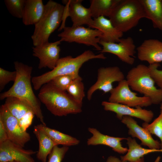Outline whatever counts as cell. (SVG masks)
Returning a JSON list of instances; mask_svg holds the SVG:
<instances>
[{
  "mask_svg": "<svg viewBox=\"0 0 162 162\" xmlns=\"http://www.w3.org/2000/svg\"><path fill=\"white\" fill-rule=\"evenodd\" d=\"M16 77L12 87L0 94V100L13 97L18 98L27 103L34 110L35 116L41 123L46 125L40 107V100L34 94L31 83L33 68L18 61L14 63Z\"/></svg>",
  "mask_w": 162,
  "mask_h": 162,
  "instance_id": "6da1fadb",
  "label": "cell"
},
{
  "mask_svg": "<svg viewBox=\"0 0 162 162\" xmlns=\"http://www.w3.org/2000/svg\"><path fill=\"white\" fill-rule=\"evenodd\" d=\"M106 58L103 53L95 54L89 50L74 58L68 56L60 58L56 67L51 71L32 78L34 88L35 90L39 89L44 85L58 76L73 75L80 77L79 70L85 62L94 59Z\"/></svg>",
  "mask_w": 162,
  "mask_h": 162,
  "instance_id": "7a4b0ae2",
  "label": "cell"
},
{
  "mask_svg": "<svg viewBox=\"0 0 162 162\" xmlns=\"http://www.w3.org/2000/svg\"><path fill=\"white\" fill-rule=\"evenodd\" d=\"M38 97L48 110L56 116L76 114L82 111V104L75 100L66 91L58 88L50 82L41 87Z\"/></svg>",
  "mask_w": 162,
  "mask_h": 162,
  "instance_id": "3957f363",
  "label": "cell"
},
{
  "mask_svg": "<svg viewBox=\"0 0 162 162\" xmlns=\"http://www.w3.org/2000/svg\"><path fill=\"white\" fill-rule=\"evenodd\" d=\"M64 9L65 6L51 0L45 5L43 14L34 25L31 36L34 46L49 42L50 35L62 21Z\"/></svg>",
  "mask_w": 162,
  "mask_h": 162,
  "instance_id": "277c9868",
  "label": "cell"
},
{
  "mask_svg": "<svg viewBox=\"0 0 162 162\" xmlns=\"http://www.w3.org/2000/svg\"><path fill=\"white\" fill-rule=\"evenodd\" d=\"M109 17L113 26L124 33L137 26L146 15L140 0H120Z\"/></svg>",
  "mask_w": 162,
  "mask_h": 162,
  "instance_id": "5b68a950",
  "label": "cell"
},
{
  "mask_svg": "<svg viewBox=\"0 0 162 162\" xmlns=\"http://www.w3.org/2000/svg\"><path fill=\"white\" fill-rule=\"evenodd\" d=\"M126 78L131 89L150 98L152 104L162 103V91L155 86L148 66L138 65L128 71Z\"/></svg>",
  "mask_w": 162,
  "mask_h": 162,
  "instance_id": "8992f818",
  "label": "cell"
},
{
  "mask_svg": "<svg viewBox=\"0 0 162 162\" xmlns=\"http://www.w3.org/2000/svg\"><path fill=\"white\" fill-rule=\"evenodd\" d=\"M63 29V31L58 35L60 38V40L61 42H76L88 46H92L97 50H101V48L99 44V37L103 33L99 30L82 26H65Z\"/></svg>",
  "mask_w": 162,
  "mask_h": 162,
  "instance_id": "52a82bcc",
  "label": "cell"
},
{
  "mask_svg": "<svg viewBox=\"0 0 162 162\" xmlns=\"http://www.w3.org/2000/svg\"><path fill=\"white\" fill-rule=\"evenodd\" d=\"M108 101L119 104L132 107H147L152 104L149 98L139 97L132 92L126 80L118 82V86L110 92Z\"/></svg>",
  "mask_w": 162,
  "mask_h": 162,
  "instance_id": "ba28073f",
  "label": "cell"
},
{
  "mask_svg": "<svg viewBox=\"0 0 162 162\" xmlns=\"http://www.w3.org/2000/svg\"><path fill=\"white\" fill-rule=\"evenodd\" d=\"M124 76L120 68L117 66L101 67L98 70L97 80L88 89L87 98L89 100L94 93L98 90L104 93L110 92L113 89L112 83L124 80Z\"/></svg>",
  "mask_w": 162,
  "mask_h": 162,
  "instance_id": "9c48e42d",
  "label": "cell"
},
{
  "mask_svg": "<svg viewBox=\"0 0 162 162\" xmlns=\"http://www.w3.org/2000/svg\"><path fill=\"white\" fill-rule=\"evenodd\" d=\"M0 118L4 124L9 140L22 147L30 140L29 134L22 129L17 119L4 104L0 107Z\"/></svg>",
  "mask_w": 162,
  "mask_h": 162,
  "instance_id": "30bf717a",
  "label": "cell"
},
{
  "mask_svg": "<svg viewBox=\"0 0 162 162\" xmlns=\"http://www.w3.org/2000/svg\"><path fill=\"white\" fill-rule=\"evenodd\" d=\"M99 44L102 46L100 52L101 53L108 52L115 55L122 61L130 65L134 63L135 59L133 57L136 52V46L131 37L121 38L118 43L100 40Z\"/></svg>",
  "mask_w": 162,
  "mask_h": 162,
  "instance_id": "8fae6325",
  "label": "cell"
},
{
  "mask_svg": "<svg viewBox=\"0 0 162 162\" xmlns=\"http://www.w3.org/2000/svg\"><path fill=\"white\" fill-rule=\"evenodd\" d=\"M6 99L4 105L17 119L22 129L26 131L35 116L34 110L27 103L18 98L10 97Z\"/></svg>",
  "mask_w": 162,
  "mask_h": 162,
  "instance_id": "7c38bea8",
  "label": "cell"
},
{
  "mask_svg": "<svg viewBox=\"0 0 162 162\" xmlns=\"http://www.w3.org/2000/svg\"><path fill=\"white\" fill-rule=\"evenodd\" d=\"M61 42L60 40L49 42L32 48L33 56L39 59V69L47 67L52 70L56 67L60 58V48L59 45Z\"/></svg>",
  "mask_w": 162,
  "mask_h": 162,
  "instance_id": "4fadbf2b",
  "label": "cell"
},
{
  "mask_svg": "<svg viewBox=\"0 0 162 162\" xmlns=\"http://www.w3.org/2000/svg\"><path fill=\"white\" fill-rule=\"evenodd\" d=\"M37 153L25 149L9 140L0 143V162H35L32 156Z\"/></svg>",
  "mask_w": 162,
  "mask_h": 162,
  "instance_id": "5bb4252c",
  "label": "cell"
},
{
  "mask_svg": "<svg viewBox=\"0 0 162 162\" xmlns=\"http://www.w3.org/2000/svg\"><path fill=\"white\" fill-rule=\"evenodd\" d=\"M102 105L104 110L115 113L117 117L121 120L124 116L135 117L148 123L152 120L154 114L151 110L143 109L138 107L134 108L123 104L103 101Z\"/></svg>",
  "mask_w": 162,
  "mask_h": 162,
  "instance_id": "9a60e30c",
  "label": "cell"
},
{
  "mask_svg": "<svg viewBox=\"0 0 162 162\" xmlns=\"http://www.w3.org/2000/svg\"><path fill=\"white\" fill-rule=\"evenodd\" d=\"M82 0H63L62 2L67 8L68 14L73 22L72 26L88 25L92 28L94 20L89 8L84 7L82 4Z\"/></svg>",
  "mask_w": 162,
  "mask_h": 162,
  "instance_id": "2e32d148",
  "label": "cell"
},
{
  "mask_svg": "<svg viewBox=\"0 0 162 162\" xmlns=\"http://www.w3.org/2000/svg\"><path fill=\"white\" fill-rule=\"evenodd\" d=\"M121 120L128 128V134L140 140L141 145L151 149H159L160 148V142L154 140L151 134L147 129L139 126L132 117L124 116Z\"/></svg>",
  "mask_w": 162,
  "mask_h": 162,
  "instance_id": "e0dca14e",
  "label": "cell"
},
{
  "mask_svg": "<svg viewBox=\"0 0 162 162\" xmlns=\"http://www.w3.org/2000/svg\"><path fill=\"white\" fill-rule=\"evenodd\" d=\"M136 50L138 59L149 65L162 62V42L155 39L144 40Z\"/></svg>",
  "mask_w": 162,
  "mask_h": 162,
  "instance_id": "ac0fdd59",
  "label": "cell"
},
{
  "mask_svg": "<svg viewBox=\"0 0 162 162\" xmlns=\"http://www.w3.org/2000/svg\"><path fill=\"white\" fill-rule=\"evenodd\" d=\"M88 130L92 136L88 139V145H105L111 147L113 150L119 154H124L127 152L128 149L123 147L121 142L122 140H126V138L104 135L94 128H89Z\"/></svg>",
  "mask_w": 162,
  "mask_h": 162,
  "instance_id": "d6986e66",
  "label": "cell"
},
{
  "mask_svg": "<svg viewBox=\"0 0 162 162\" xmlns=\"http://www.w3.org/2000/svg\"><path fill=\"white\" fill-rule=\"evenodd\" d=\"M92 28L99 30L103 34L100 40L106 42L118 43L123 33L115 27L110 20L104 16L94 19Z\"/></svg>",
  "mask_w": 162,
  "mask_h": 162,
  "instance_id": "ffe728a7",
  "label": "cell"
},
{
  "mask_svg": "<svg viewBox=\"0 0 162 162\" xmlns=\"http://www.w3.org/2000/svg\"><path fill=\"white\" fill-rule=\"evenodd\" d=\"M44 8L42 0H26L22 19L24 24L35 25L42 16Z\"/></svg>",
  "mask_w": 162,
  "mask_h": 162,
  "instance_id": "44dd1931",
  "label": "cell"
},
{
  "mask_svg": "<svg viewBox=\"0 0 162 162\" xmlns=\"http://www.w3.org/2000/svg\"><path fill=\"white\" fill-rule=\"evenodd\" d=\"M128 149L126 154L121 157V159L128 162H144V156L154 152H162V149H154L142 148L134 139L130 137L126 138Z\"/></svg>",
  "mask_w": 162,
  "mask_h": 162,
  "instance_id": "7402d4cb",
  "label": "cell"
},
{
  "mask_svg": "<svg viewBox=\"0 0 162 162\" xmlns=\"http://www.w3.org/2000/svg\"><path fill=\"white\" fill-rule=\"evenodd\" d=\"M146 18L151 20L154 28L162 31V0H140Z\"/></svg>",
  "mask_w": 162,
  "mask_h": 162,
  "instance_id": "603a6c76",
  "label": "cell"
},
{
  "mask_svg": "<svg viewBox=\"0 0 162 162\" xmlns=\"http://www.w3.org/2000/svg\"><path fill=\"white\" fill-rule=\"evenodd\" d=\"M33 133L39 143L37 158L41 162H46L47 157L56 145L52 140L36 126L34 127Z\"/></svg>",
  "mask_w": 162,
  "mask_h": 162,
  "instance_id": "cb8c5ba5",
  "label": "cell"
},
{
  "mask_svg": "<svg viewBox=\"0 0 162 162\" xmlns=\"http://www.w3.org/2000/svg\"><path fill=\"white\" fill-rule=\"evenodd\" d=\"M36 126L47 135L56 145H60L68 147L77 145L80 143V141L76 138L49 128L46 125L41 124Z\"/></svg>",
  "mask_w": 162,
  "mask_h": 162,
  "instance_id": "d4e9b609",
  "label": "cell"
},
{
  "mask_svg": "<svg viewBox=\"0 0 162 162\" xmlns=\"http://www.w3.org/2000/svg\"><path fill=\"white\" fill-rule=\"evenodd\" d=\"M120 0H91L90 8L94 19L101 16H109Z\"/></svg>",
  "mask_w": 162,
  "mask_h": 162,
  "instance_id": "484cf974",
  "label": "cell"
},
{
  "mask_svg": "<svg viewBox=\"0 0 162 162\" xmlns=\"http://www.w3.org/2000/svg\"><path fill=\"white\" fill-rule=\"evenodd\" d=\"M81 77L73 80L67 88V93L78 103L82 104L85 97L84 87Z\"/></svg>",
  "mask_w": 162,
  "mask_h": 162,
  "instance_id": "4316f807",
  "label": "cell"
},
{
  "mask_svg": "<svg viewBox=\"0 0 162 162\" xmlns=\"http://www.w3.org/2000/svg\"><path fill=\"white\" fill-rule=\"evenodd\" d=\"M160 108V113L158 116L151 124L144 122L142 126L151 134H154L159 138L160 141V148L162 149V103Z\"/></svg>",
  "mask_w": 162,
  "mask_h": 162,
  "instance_id": "83f0119b",
  "label": "cell"
},
{
  "mask_svg": "<svg viewBox=\"0 0 162 162\" xmlns=\"http://www.w3.org/2000/svg\"><path fill=\"white\" fill-rule=\"evenodd\" d=\"M26 0H4L9 13L13 16L22 19Z\"/></svg>",
  "mask_w": 162,
  "mask_h": 162,
  "instance_id": "f1b7e54d",
  "label": "cell"
},
{
  "mask_svg": "<svg viewBox=\"0 0 162 162\" xmlns=\"http://www.w3.org/2000/svg\"><path fill=\"white\" fill-rule=\"evenodd\" d=\"M80 77L73 75H63L56 77L50 82L58 88L66 91L67 88L73 80Z\"/></svg>",
  "mask_w": 162,
  "mask_h": 162,
  "instance_id": "f546056e",
  "label": "cell"
},
{
  "mask_svg": "<svg viewBox=\"0 0 162 162\" xmlns=\"http://www.w3.org/2000/svg\"><path fill=\"white\" fill-rule=\"evenodd\" d=\"M68 149V146L59 147L55 146L49 155L48 160L46 162H62Z\"/></svg>",
  "mask_w": 162,
  "mask_h": 162,
  "instance_id": "4dcf8cb0",
  "label": "cell"
},
{
  "mask_svg": "<svg viewBox=\"0 0 162 162\" xmlns=\"http://www.w3.org/2000/svg\"><path fill=\"white\" fill-rule=\"evenodd\" d=\"M16 77V73L15 70L10 71L0 68V91L4 88L8 83L11 81H15Z\"/></svg>",
  "mask_w": 162,
  "mask_h": 162,
  "instance_id": "1f68e13d",
  "label": "cell"
},
{
  "mask_svg": "<svg viewBox=\"0 0 162 162\" xmlns=\"http://www.w3.org/2000/svg\"><path fill=\"white\" fill-rule=\"evenodd\" d=\"M160 66L159 63H155L150 64L148 67L151 76L155 83L162 91V70L158 69Z\"/></svg>",
  "mask_w": 162,
  "mask_h": 162,
  "instance_id": "d6a6232c",
  "label": "cell"
},
{
  "mask_svg": "<svg viewBox=\"0 0 162 162\" xmlns=\"http://www.w3.org/2000/svg\"><path fill=\"white\" fill-rule=\"evenodd\" d=\"M7 132L4 124L0 118V143L8 140Z\"/></svg>",
  "mask_w": 162,
  "mask_h": 162,
  "instance_id": "836d02e7",
  "label": "cell"
},
{
  "mask_svg": "<svg viewBox=\"0 0 162 162\" xmlns=\"http://www.w3.org/2000/svg\"><path fill=\"white\" fill-rule=\"evenodd\" d=\"M106 162H128L122 160L119 158L114 156L109 157Z\"/></svg>",
  "mask_w": 162,
  "mask_h": 162,
  "instance_id": "e575fe53",
  "label": "cell"
},
{
  "mask_svg": "<svg viewBox=\"0 0 162 162\" xmlns=\"http://www.w3.org/2000/svg\"><path fill=\"white\" fill-rule=\"evenodd\" d=\"M160 159V158L158 157L154 162H159Z\"/></svg>",
  "mask_w": 162,
  "mask_h": 162,
  "instance_id": "d590c367",
  "label": "cell"
},
{
  "mask_svg": "<svg viewBox=\"0 0 162 162\" xmlns=\"http://www.w3.org/2000/svg\"><path fill=\"white\" fill-rule=\"evenodd\" d=\"M12 162H17V161H13Z\"/></svg>",
  "mask_w": 162,
  "mask_h": 162,
  "instance_id": "8d00e7d4",
  "label": "cell"
}]
</instances>
